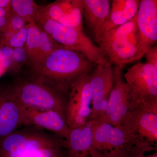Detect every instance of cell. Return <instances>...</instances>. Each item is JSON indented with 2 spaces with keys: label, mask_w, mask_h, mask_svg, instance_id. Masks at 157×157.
<instances>
[{
  "label": "cell",
  "mask_w": 157,
  "mask_h": 157,
  "mask_svg": "<svg viewBox=\"0 0 157 157\" xmlns=\"http://www.w3.org/2000/svg\"><path fill=\"white\" fill-rule=\"evenodd\" d=\"M96 65L80 52L62 46L31 65L32 76L29 78L67 97L73 82L82 74L90 73Z\"/></svg>",
  "instance_id": "6da1fadb"
},
{
  "label": "cell",
  "mask_w": 157,
  "mask_h": 157,
  "mask_svg": "<svg viewBox=\"0 0 157 157\" xmlns=\"http://www.w3.org/2000/svg\"><path fill=\"white\" fill-rule=\"evenodd\" d=\"M98 44L106 60L122 69L140 59L147 50L140 39L136 15L126 23L104 32Z\"/></svg>",
  "instance_id": "7a4b0ae2"
},
{
  "label": "cell",
  "mask_w": 157,
  "mask_h": 157,
  "mask_svg": "<svg viewBox=\"0 0 157 157\" xmlns=\"http://www.w3.org/2000/svg\"><path fill=\"white\" fill-rule=\"evenodd\" d=\"M8 87L21 106L55 110L65 117L67 97L49 86L31 78H19Z\"/></svg>",
  "instance_id": "3957f363"
},
{
  "label": "cell",
  "mask_w": 157,
  "mask_h": 157,
  "mask_svg": "<svg viewBox=\"0 0 157 157\" xmlns=\"http://www.w3.org/2000/svg\"><path fill=\"white\" fill-rule=\"evenodd\" d=\"M34 22L63 47L80 52L95 64L107 62L99 47L83 29L65 26L51 19L43 13L40 6Z\"/></svg>",
  "instance_id": "277c9868"
},
{
  "label": "cell",
  "mask_w": 157,
  "mask_h": 157,
  "mask_svg": "<svg viewBox=\"0 0 157 157\" xmlns=\"http://www.w3.org/2000/svg\"><path fill=\"white\" fill-rule=\"evenodd\" d=\"M124 77L130 109L140 108L157 112V68L139 62L128 69Z\"/></svg>",
  "instance_id": "5b68a950"
},
{
  "label": "cell",
  "mask_w": 157,
  "mask_h": 157,
  "mask_svg": "<svg viewBox=\"0 0 157 157\" xmlns=\"http://www.w3.org/2000/svg\"><path fill=\"white\" fill-rule=\"evenodd\" d=\"M17 130L0 140V157H21L40 149L66 147V140L32 126Z\"/></svg>",
  "instance_id": "8992f818"
},
{
  "label": "cell",
  "mask_w": 157,
  "mask_h": 157,
  "mask_svg": "<svg viewBox=\"0 0 157 157\" xmlns=\"http://www.w3.org/2000/svg\"><path fill=\"white\" fill-rule=\"evenodd\" d=\"M94 121V139L92 150H109L115 152H133L144 142L124 125L115 126Z\"/></svg>",
  "instance_id": "52a82bcc"
},
{
  "label": "cell",
  "mask_w": 157,
  "mask_h": 157,
  "mask_svg": "<svg viewBox=\"0 0 157 157\" xmlns=\"http://www.w3.org/2000/svg\"><path fill=\"white\" fill-rule=\"evenodd\" d=\"M90 73L76 78L68 92L65 117L70 129L82 126L90 121L92 99Z\"/></svg>",
  "instance_id": "ba28073f"
},
{
  "label": "cell",
  "mask_w": 157,
  "mask_h": 157,
  "mask_svg": "<svg viewBox=\"0 0 157 157\" xmlns=\"http://www.w3.org/2000/svg\"><path fill=\"white\" fill-rule=\"evenodd\" d=\"M113 83L106 109L95 120L115 126L121 125L129 110L130 103L125 82L123 79L122 68L113 67Z\"/></svg>",
  "instance_id": "9c48e42d"
},
{
  "label": "cell",
  "mask_w": 157,
  "mask_h": 157,
  "mask_svg": "<svg viewBox=\"0 0 157 157\" xmlns=\"http://www.w3.org/2000/svg\"><path fill=\"white\" fill-rule=\"evenodd\" d=\"M92 104L90 121L97 119L105 111L113 83V71L108 62L96 64L89 75Z\"/></svg>",
  "instance_id": "30bf717a"
},
{
  "label": "cell",
  "mask_w": 157,
  "mask_h": 157,
  "mask_svg": "<svg viewBox=\"0 0 157 157\" xmlns=\"http://www.w3.org/2000/svg\"><path fill=\"white\" fill-rule=\"evenodd\" d=\"M21 106L24 125L47 130L65 140L67 139L70 128L63 115L55 110Z\"/></svg>",
  "instance_id": "8fae6325"
},
{
  "label": "cell",
  "mask_w": 157,
  "mask_h": 157,
  "mask_svg": "<svg viewBox=\"0 0 157 157\" xmlns=\"http://www.w3.org/2000/svg\"><path fill=\"white\" fill-rule=\"evenodd\" d=\"M40 8L47 17L62 25L83 29L82 0H57Z\"/></svg>",
  "instance_id": "7c38bea8"
},
{
  "label": "cell",
  "mask_w": 157,
  "mask_h": 157,
  "mask_svg": "<svg viewBox=\"0 0 157 157\" xmlns=\"http://www.w3.org/2000/svg\"><path fill=\"white\" fill-rule=\"evenodd\" d=\"M122 125L150 144L157 143V112L140 108L130 109Z\"/></svg>",
  "instance_id": "4fadbf2b"
},
{
  "label": "cell",
  "mask_w": 157,
  "mask_h": 157,
  "mask_svg": "<svg viewBox=\"0 0 157 157\" xmlns=\"http://www.w3.org/2000/svg\"><path fill=\"white\" fill-rule=\"evenodd\" d=\"M23 126L21 105L11 95L8 86L0 87V140Z\"/></svg>",
  "instance_id": "5bb4252c"
},
{
  "label": "cell",
  "mask_w": 157,
  "mask_h": 157,
  "mask_svg": "<svg viewBox=\"0 0 157 157\" xmlns=\"http://www.w3.org/2000/svg\"><path fill=\"white\" fill-rule=\"evenodd\" d=\"M141 42L146 49L157 45V1L141 0L136 15Z\"/></svg>",
  "instance_id": "9a60e30c"
},
{
  "label": "cell",
  "mask_w": 157,
  "mask_h": 157,
  "mask_svg": "<svg viewBox=\"0 0 157 157\" xmlns=\"http://www.w3.org/2000/svg\"><path fill=\"white\" fill-rule=\"evenodd\" d=\"M83 17L95 41L99 42L110 11L109 0H82Z\"/></svg>",
  "instance_id": "2e32d148"
},
{
  "label": "cell",
  "mask_w": 157,
  "mask_h": 157,
  "mask_svg": "<svg viewBox=\"0 0 157 157\" xmlns=\"http://www.w3.org/2000/svg\"><path fill=\"white\" fill-rule=\"evenodd\" d=\"M140 2V0L113 1L103 33L123 25L134 18L138 11Z\"/></svg>",
  "instance_id": "e0dca14e"
},
{
  "label": "cell",
  "mask_w": 157,
  "mask_h": 157,
  "mask_svg": "<svg viewBox=\"0 0 157 157\" xmlns=\"http://www.w3.org/2000/svg\"><path fill=\"white\" fill-rule=\"evenodd\" d=\"M94 139V121L70 129L66 140V147L71 154H81L91 150Z\"/></svg>",
  "instance_id": "ac0fdd59"
},
{
  "label": "cell",
  "mask_w": 157,
  "mask_h": 157,
  "mask_svg": "<svg viewBox=\"0 0 157 157\" xmlns=\"http://www.w3.org/2000/svg\"><path fill=\"white\" fill-rule=\"evenodd\" d=\"M40 6L33 0H11L10 10L27 23L34 22Z\"/></svg>",
  "instance_id": "d6986e66"
},
{
  "label": "cell",
  "mask_w": 157,
  "mask_h": 157,
  "mask_svg": "<svg viewBox=\"0 0 157 157\" xmlns=\"http://www.w3.org/2000/svg\"><path fill=\"white\" fill-rule=\"evenodd\" d=\"M27 37L25 48L29 58V62L32 64L36 57L40 42L41 29L35 22L28 24Z\"/></svg>",
  "instance_id": "ffe728a7"
},
{
  "label": "cell",
  "mask_w": 157,
  "mask_h": 157,
  "mask_svg": "<svg viewBox=\"0 0 157 157\" xmlns=\"http://www.w3.org/2000/svg\"><path fill=\"white\" fill-rule=\"evenodd\" d=\"M62 47L56 42L47 33L41 29L40 42L35 62L31 65L36 63L50 54L54 51Z\"/></svg>",
  "instance_id": "44dd1931"
},
{
  "label": "cell",
  "mask_w": 157,
  "mask_h": 157,
  "mask_svg": "<svg viewBox=\"0 0 157 157\" xmlns=\"http://www.w3.org/2000/svg\"><path fill=\"white\" fill-rule=\"evenodd\" d=\"M27 24L21 17L11 11L7 25L0 33V43L9 39Z\"/></svg>",
  "instance_id": "7402d4cb"
},
{
  "label": "cell",
  "mask_w": 157,
  "mask_h": 157,
  "mask_svg": "<svg viewBox=\"0 0 157 157\" xmlns=\"http://www.w3.org/2000/svg\"><path fill=\"white\" fill-rule=\"evenodd\" d=\"M28 24L9 39L0 43L1 46H8L12 48H25L27 37Z\"/></svg>",
  "instance_id": "603a6c76"
},
{
  "label": "cell",
  "mask_w": 157,
  "mask_h": 157,
  "mask_svg": "<svg viewBox=\"0 0 157 157\" xmlns=\"http://www.w3.org/2000/svg\"><path fill=\"white\" fill-rule=\"evenodd\" d=\"M28 61V56L25 48H13L12 62L9 70L13 73H17Z\"/></svg>",
  "instance_id": "cb8c5ba5"
},
{
  "label": "cell",
  "mask_w": 157,
  "mask_h": 157,
  "mask_svg": "<svg viewBox=\"0 0 157 157\" xmlns=\"http://www.w3.org/2000/svg\"><path fill=\"white\" fill-rule=\"evenodd\" d=\"M63 147H48L27 153L21 157H60V149Z\"/></svg>",
  "instance_id": "d4e9b609"
},
{
  "label": "cell",
  "mask_w": 157,
  "mask_h": 157,
  "mask_svg": "<svg viewBox=\"0 0 157 157\" xmlns=\"http://www.w3.org/2000/svg\"><path fill=\"white\" fill-rule=\"evenodd\" d=\"M13 54V48L6 46L0 47V65L5 72L11 66Z\"/></svg>",
  "instance_id": "484cf974"
},
{
  "label": "cell",
  "mask_w": 157,
  "mask_h": 157,
  "mask_svg": "<svg viewBox=\"0 0 157 157\" xmlns=\"http://www.w3.org/2000/svg\"><path fill=\"white\" fill-rule=\"evenodd\" d=\"M146 63L152 65L157 69V45L150 47L144 54Z\"/></svg>",
  "instance_id": "4316f807"
},
{
  "label": "cell",
  "mask_w": 157,
  "mask_h": 157,
  "mask_svg": "<svg viewBox=\"0 0 157 157\" xmlns=\"http://www.w3.org/2000/svg\"><path fill=\"white\" fill-rule=\"evenodd\" d=\"M10 14L5 17H0V33L2 32L7 25Z\"/></svg>",
  "instance_id": "83f0119b"
},
{
  "label": "cell",
  "mask_w": 157,
  "mask_h": 157,
  "mask_svg": "<svg viewBox=\"0 0 157 157\" xmlns=\"http://www.w3.org/2000/svg\"><path fill=\"white\" fill-rule=\"evenodd\" d=\"M11 0H0V8L10 10Z\"/></svg>",
  "instance_id": "f1b7e54d"
},
{
  "label": "cell",
  "mask_w": 157,
  "mask_h": 157,
  "mask_svg": "<svg viewBox=\"0 0 157 157\" xmlns=\"http://www.w3.org/2000/svg\"><path fill=\"white\" fill-rule=\"evenodd\" d=\"M11 10L0 8V17H5L10 14Z\"/></svg>",
  "instance_id": "f546056e"
},
{
  "label": "cell",
  "mask_w": 157,
  "mask_h": 157,
  "mask_svg": "<svg viewBox=\"0 0 157 157\" xmlns=\"http://www.w3.org/2000/svg\"><path fill=\"white\" fill-rule=\"evenodd\" d=\"M5 73H6V72H5V71H4L3 68H2V67H1V65H0V77L2 76L3 74H4Z\"/></svg>",
  "instance_id": "4dcf8cb0"
},
{
  "label": "cell",
  "mask_w": 157,
  "mask_h": 157,
  "mask_svg": "<svg viewBox=\"0 0 157 157\" xmlns=\"http://www.w3.org/2000/svg\"><path fill=\"white\" fill-rule=\"evenodd\" d=\"M138 157H157V155L156 154L155 155H154L151 156L150 157H144V156H140Z\"/></svg>",
  "instance_id": "1f68e13d"
},
{
  "label": "cell",
  "mask_w": 157,
  "mask_h": 157,
  "mask_svg": "<svg viewBox=\"0 0 157 157\" xmlns=\"http://www.w3.org/2000/svg\"><path fill=\"white\" fill-rule=\"evenodd\" d=\"M68 157H73V156L72 154H71V155L70 156Z\"/></svg>",
  "instance_id": "d6a6232c"
}]
</instances>
